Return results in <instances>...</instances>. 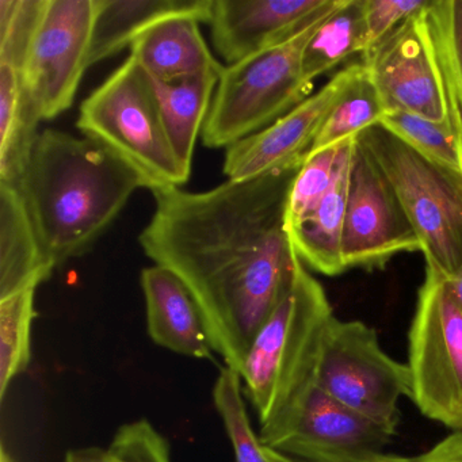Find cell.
<instances>
[{
	"label": "cell",
	"instance_id": "1",
	"mask_svg": "<svg viewBox=\"0 0 462 462\" xmlns=\"http://www.w3.org/2000/svg\"><path fill=\"white\" fill-rule=\"evenodd\" d=\"M299 167L207 191L152 190L155 212L139 242L153 263L177 275L196 301L213 351L242 372L248 351L296 272L285 229Z\"/></svg>",
	"mask_w": 462,
	"mask_h": 462
},
{
	"label": "cell",
	"instance_id": "2",
	"mask_svg": "<svg viewBox=\"0 0 462 462\" xmlns=\"http://www.w3.org/2000/svg\"><path fill=\"white\" fill-rule=\"evenodd\" d=\"M142 188V178L106 148L58 129L37 134L18 185L56 269L90 251Z\"/></svg>",
	"mask_w": 462,
	"mask_h": 462
},
{
	"label": "cell",
	"instance_id": "3",
	"mask_svg": "<svg viewBox=\"0 0 462 462\" xmlns=\"http://www.w3.org/2000/svg\"><path fill=\"white\" fill-rule=\"evenodd\" d=\"M334 318L323 286L299 258L291 289L256 335L240 372L259 426L280 418L313 383L324 332Z\"/></svg>",
	"mask_w": 462,
	"mask_h": 462
},
{
	"label": "cell",
	"instance_id": "4",
	"mask_svg": "<svg viewBox=\"0 0 462 462\" xmlns=\"http://www.w3.org/2000/svg\"><path fill=\"white\" fill-rule=\"evenodd\" d=\"M328 9L282 44L226 67L208 113L202 144L228 148L263 131L310 96L302 77V58L319 26L339 6Z\"/></svg>",
	"mask_w": 462,
	"mask_h": 462
},
{
	"label": "cell",
	"instance_id": "5",
	"mask_svg": "<svg viewBox=\"0 0 462 462\" xmlns=\"http://www.w3.org/2000/svg\"><path fill=\"white\" fill-rule=\"evenodd\" d=\"M77 126L128 164L151 191L182 188L190 178L170 144L150 78L134 56L82 102Z\"/></svg>",
	"mask_w": 462,
	"mask_h": 462
},
{
	"label": "cell",
	"instance_id": "6",
	"mask_svg": "<svg viewBox=\"0 0 462 462\" xmlns=\"http://www.w3.org/2000/svg\"><path fill=\"white\" fill-rule=\"evenodd\" d=\"M393 189L426 267L448 280L462 266V180L377 124L356 137Z\"/></svg>",
	"mask_w": 462,
	"mask_h": 462
},
{
	"label": "cell",
	"instance_id": "7",
	"mask_svg": "<svg viewBox=\"0 0 462 462\" xmlns=\"http://www.w3.org/2000/svg\"><path fill=\"white\" fill-rule=\"evenodd\" d=\"M319 388L391 434L400 421V400L412 393L407 364L381 347L377 332L358 320L332 319L316 364Z\"/></svg>",
	"mask_w": 462,
	"mask_h": 462
},
{
	"label": "cell",
	"instance_id": "8",
	"mask_svg": "<svg viewBox=\"0 0 462 462\" xmlns=\"http://www.w3.org/2000/svg\"><path fill=\"white\" fill-rule=\"evenodd\" d=\"M407 365L416 408L462 432V310L448 281L429 267L408 332Z\"/></svg>",
	"mask_w": 462,
	"mask_h": 462
},
{
	"label": "cell",
	"instance_id": "9",
	"mask_svg": "<svg viewBox=\"0 0 462 462\" xmlns=\"http://www.w3.org/2000/svg\"><path fill=\"white\" fill-rule=\"evenodd\" d=\"M393 434L358 415L319 388L316 381L259 439L299 462H386Z\"/></svg>",
	"mask_w": 462,
	"mask_h": 462
},
{
	"label": "cell",
	"instance_id": "10",
	"mask_svg": "<svg viewBox=\"0 0 462 462\" xmlns=\"http://www.w3.org/2000/svg\"><path fill=\"white\" fill-rule=\"evenodd\" d=\"M96 17L97 0H47L21 71L26 98L40 123L74 105L90 69Z\"/></svg>",
	"mask_w": 462,
	"mask_h": 462
},
{
	"label": "cell",
	"instance_id": "11",
	"mask_svg": "<svg viewBox=\"0 0 462 462\" xmlns=\"http://www.w3.org/2000/svg\"><path fill=\"white\" fill-rule=\"evenodd\" d=\"M416 251L420 242L393 189L356 140L342 239L346 270L383 269L393 256Z\"/></svg>",
	"mask_w": 462,
	"mask_h": 462
},
{
	"label": "cell",
	"instance_id": "12",
	"mask_svg": "<svg viewBox=\"0 0 462 462\" xmlns=\"http://www.w3.org/2000/svg\"><path fill=\"white\" fill-rule=\"evenodd\" d=\"M362 69V61L345 67L280 120L226 148V180L240 182L301 166L327 116Z\"/></svg>",
	"mask_w": 462,
	"mask_h": 462
},
{
	"label": "cell",
	"instance_id": "13",
	"mask_svg": "<svg viewBox=\"0 0 462 462\" xmlns=\"http://www.w3.org/2000/svg\"><path fill=\"white\" fill-rule=\"evenodd\" d=\"M419 15L420 12L383 37L361 56V61L386 113L450 123L442 83Z\"/></svg>",
	"mask_w": 462,
	"mask_h": 462
},
{
	"label": "cell",
	"instance_id": "14",
	"mask_svg": "<svg viewBox=\"0 0 462 462\" xmlns=\"http://www.w3.org/2000/svg\"><path fill=\"white\" fill-rule=\"evenodd\" d=\"M334 0H213V47L226 67L299 33Z\"/></svg>",
	"mask_w": 462,
	"mask_h": 462
},
{
	"label": "cell",
	"instance_id": "15",
	"mask_svg": "<svg viewBox=\"0 0 462 462\" xmlns=\"http://www.w3.org/2000/svg\"><path fill=\"white\" fill-rule=\"evenodd\" d=\"M148 334L156 345L191 358L212 359L204 319L182 281L153 264L142 272Z\"/></svg>",
	"mask_w": 462,
	"mask_h": 462
},
{
	"label": "cell",
	"instance_id": "16",
	"mask_svg": "<svg viewBox=\"0 0 462 462\" xmlns=\"http://www.w3.org/2000/svg\"><path fill=\"white\" fill-rule=\"evenodd\" d=\"M213 0H97L90 67L131 48L134 40L171 18L209 23Z\"/></svg>",
	"mask_w": 462,
	"mask_h": 462
},
{
	"label": "cell",
	"instance_id": "17",
	"mask_svg": "<svg viewBox=\"0 0 462 462\" xmlns=\"http://www.w3.org/2000/svg\"><path fill=\"white\" fill-rule=\"evenodd\" d=\"M55 270L20 189L0 182V299L39 288Z\"/></svg>",
	"mask_w": 462,
	"mask_h": 462
},
{
	"label": "cell",
	"instance_id": "18",
	"mask_svg": "<svg viewBox=\"0 0 462 462\" xmlns=\"http://www.w3.org/2000/svg\"><path fill=\"white\" fill-rule=\"evenodd\" d=\"M199 21L180 17L163 21L131 45V56L148 77L159 80L223 74L226 66L213 55L201 34Z\"/></svg>",
	"mask_w": 462,
	"mask_h": 462
},
{
	"label": "cell",
	"instance_id": "19",
	"mask_svg": "<svg viewBox=\"0 0 462 462\" xmlns=\"http://www.w3.org/2000/svg\"><path fill=\"white\" fill-rule=\"evenodd\" d=\"M354 145L356 142L346 151L334 185L320 204L300 223L286 229L302 263L326 277H337L346 272L342 239Z\"/></svg>",
	"mask_w": 462,
	"mask_h": 462
},
{
	"label": "cell",
	"instance_id": "20",
	"mask_svg": "<svg viewBox=\"0 0 462 462\" xmlns=\"http://www.w3.org/2000/svg\"><path fill=\"white\" fill-rule=\"evenodd\" d=\"M220 77L217 72L171 80L148 77L170 144L189 177L197 139L204 129Z\"/></svg>",
	"mask_w": 462,
	"mask_h": 462
},
{
	"label": "cell",
	"instance_id": "21",
	"mask_svg": "<svg viewBox=\"0 0 462 462\" xmlns=\"http://www.w3.org/2000/svg\"><path fill=\"white\" fill-rule=\"evenodd\" d=\"M419 17L462 144V0H430Z\"/></svg>",
	"mask_w": 462,
	"mask_h": 462
},
{
	"label": "cell",
	"instance_id": "22",
	"mask_svg": "<svg viewBox=\"0 0 462 462\" xmlns=\"http://www.w3.org/2000/svg\"><path fill=\"white\" fill-rule=\"evenodd\" d=\"M40 120L32 110L17 67L0 63V182L20 185Z\"/></svg>",
	"mask_w": 462,
	"mask_h": 462
},
{
	"label": "cell",
	"instance_id": "23",
	"mask_svg": "<svg viewBox=\"0 0 462 462\" xmlns=\"http://www.w3.org/2000/svg\"><path fill=\"white\" fill-rule=\"evenodd\" d=\"M366 51L364 0H340L308 42L302 58L304 82L312 88L321 75Z\"/></svg>",
	"mask_w": 462,
	"mask_h": 462
},
{
	"label": "cell",
	"instance_id": "24",
	"mask_svg": "<svg viewBox=\"0 0 462 462\" xmlns=\"http://www.w3.org/2000/svg\"><path fill=\"white\" fill-rule=\"evenodd\" d=\"M385 115L386 107L380 93L364 69L327 116L308 155L358 137L362 132L380 124Z\"/></svg>",
	"mask_w": 462,
	"mask_h": 462
},
{
	"label": "cell",
	"instance_id": "25",
	"mask_svg": "<svg viewBox=\"0 0 462 462\" xmlns=\"http://www.w3.org/2000/svg\"><path fill=\"white\" fill-rule=\"evenodd\" d=\"M37 289H26L0 299V400L13 380L28 369L32 358V328L36 319Z\"/></svg>",
	"mask_w": 462,
	"mask_h": 462
},
{
	"label": "cell",
	"instance_id": "26",
	"mask_svg": "<svg viewBox=\"0 0 462 462\" xmlns=\"http://www.w3.org/2000/svg\"><path fill=\"white\" fill-rule=\"evenodd\" d=\"M380 124L421 155L462 180V144L450 123H437L408 113L388 112Z\"/></svg>",
	"mask_w": 462,
	"mask_h": 462
},
{
	"label": "cell",
	"instance_id": "27",
	"mask_svg": "<svg viewBox=\"0 0 462 462\" xmlns=\"http://www.w3.org/2000/svg\"><path fill=\"white\" fill-rule=\"evenodd\" d=\"M356 137L348 139L337 147L327 148L320 152L310 153L297 171L285 210V229L307 217L334 185L335 178L342 164L343 156Z\"/></svg>",
	"mask_w": 462,
	"mask_h": 462
},
{
	"label": "cell",
	"instance_id": "28",
	"mask_svg": "<svg viewBox=\"0 0 462 462\" xmlns=\"http://www.w3.org/2000/svg\"><path fill=\"white\" fill-rule=\"evenodd\" d=\"M66 462H171L166 438L145 419L124 424L109 448L69 450Z\"/></svg>",
	"mask_w": 462,
	"mask_h": 462
},
{
	"label": "cell",
	"instance_id": "29",
	"mask_svg": "<svg viewBox=\"0 0 462 462\" xmlns=\"http://www.w3.org/2000/svg\"><path fill=\"white\" fill-rule=\"evenodd\" d=\"M242 377L232 367H223L213 388V402L234 446L236 462H270L263 445L248 420L243 400Z\"/></svg>",
	"mask_w": 462,
	"mask_h": 462
},
{
	"label": "cell",
	"instance_id": "30",
	"mask_svg": "<svg viewBox=\"0 0 462 462\" xmlns=\"http://www.w3.org/2000/svg\"><path fill=\"white\" fill-rule=\"evenodd\" d=\"M47 0H0V63L23 71Z\"/></svg>",
	"mask_w": 462,
	"mask_h": 462
},
{
	"label": "cell",
	"instance_id": "31",
	"mask_svg": "<svg viewBox=\"0 0 462 462\" xmlns=\"http://www.w3.org/2000/svg\"><path fill=\"white\" fill-rule=\"evenodd\" d=\"M430 0H364L366 51L424 9Z\"/></svg>",
	"mask_w": 462,
	"mask_h": 462
},
{
	"label": "cell",
	"instance_id": "32",
	"mask_svg": "<svg viewBox=\"0 0 462 462\" xmlns=\"http://www.w3.org/2000/svg\"><path fill=\"white\" fill-rule=\"evenodd\" d=\"M386 462H462V432H450L419 456L402 457L391 454Z\"/></svg>",
	"mask_w": 462,
	"mask_h": 462
},
{
	"label": "cell",
	"instance_id": "33",
	"mask_svg": "<svg viewBox=\"0 0 462 462\" xmlns=\"http://www.w3.org/2000/svg\"><path fill=\"white\" fill-rule=\"evenodd\" d=\"M448 285L450 288L451 294H453L454 300H456L458 307L462 310V266L457 270L456 274L451 275L448 278Z\"/></svg>",
	"mask_w": 462,
	"mask_h": 462
},
{
	"label": "cell",
	"instance_id": "34",
	"mask_svg": "<svg viewBox=\"0 0 462 462\" xmlns=\"http://www.w3.org/2000/svg\"><path fill=\"white\" fill-rule=\"evenodd\" d=\"M264 457L269 459L270 462H299L296 459L291 458V457L285 456V454L278 453V451L273 450V448H264Z\"/></svg>",
	"mask_w": 462,
	"mask_h": 462
},
{
	"label": "cell",
	"instance_id": "35",
	"mask_svg": "<svg viewBox=\"0 0 462 462\" xmlns=\"http://www.w3.org/2000/svg\"><path fill=\"white\" fill-rule=\"evenodd\" d=\"M0 462H15L14 457L7 451L5 445H2V448H0Z\"/></svg>",
	"mask_w": 462,
	"mask_h": 462
}]
</instances>
